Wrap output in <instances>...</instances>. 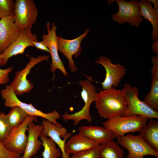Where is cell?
I'll return each mask as SVG.
<instances>
[{"instance_id":"1","label":"cell","mask_w":158,"mask_h":158,"mask_svg":"<svg viewBox=\"0 0 158 158\" xmlns=\"http://www.w3.org/2000/svg\"><path fill=\"white\" fill-rule=\"evenodd\" d=\"M95 102L100 116L107 119L122 116L127 106L126 97L122 90L114 87L97 93Z\"/></svg>"},{"instance_id":"2","label":"cell","mask_w":158,"mask_h":158,"mask_svg":"<svg viewBox=\"0 0 158 158\" xmlns=\"http://www.w3.org/2000/svg\"><path fill=\"white\" fill-rule=\"evenodd\" d=\"M2 98L4 100V105L7 107L12 108L15 106L19 107L24 110L28 115L41 117L52 123L61 127L63 126L57 122L61 116L57 111L47 113H44L36 109L31 104H27L20 100L15 93L10 85H6L1 91Z\"/></svg>"},{"instance_id":"3","label":"cell","mask_w":158,"mask_h":158,"mask_svg":"<svg viewBox=\"0 0 158 158\" xmlns=\"http://www.w3.org/2000/svg\"><path fill=\"white\" fill-rule=\"evenodd\" d=\"M127 100V106L123 116H139L148 119L158 118V112L147 105L139 98V90L136 86L126 83L121 90Z\"/></svg>"},{"instance_id":"4","label":"cell","mask_w":158,"mask_h":158,"mask_svg":"<svg viewBox=\"0 0 158 158\" xmlns=\"http://www.w3.org/2000/svg\"><path fill=\"white\" fill-rule=\"evenodd\" d=\"M148 118L141 116H118L109 119L104 122L103 127L112 131L116 138L129 133L139 132L146 125Z\"/></svg>"},{"instance_id":"5","label":"cell","mask_w":158,"mask_h":158,"mask_svg":"<svg viewBox=\"0 0 158 158\" xmlns=\"http://www.w3.org/2000/svg\"><path fill=\"white\" fill-rule=\"evenodd\" d=\"M79 83L82 87L81 96L85 103L84 105L78 111L71 114L66 112L61 115L63 120H73L75 126L83 120H85L89 123L92 121L90 109L92 103L95 102L97 93L95 87L89 80H81Z\"/></svg>"},{"instance_id":"6","label":"cell","mask_w":158,"mask_h":158,"mask_svg":"<svg viewBox=\"0 0 158 158\" xmlns=\"http://www.w3.org/2000/svg\"><path fill=\"white\" fill-rule=\"evenodd\" d=\"M118 5L119 10L111 15L112 19L119 24L128 23L130 25L138 27L143 20L141 15L139 1L132 0H114Z\"/></svg>"},{"instance_id":"7","label":"cell","mask_w":158,"mask_h":158,"mask_svg":"<svg viewBox=\"0 0 158 158\" xmlns=\"http://www.w3.org/2000/svg\"><path fill=\"white\" fill-rule=\"evenodd\" d=\"M116 138L117 142L128 150L127 158H144L148 155L158 157V152L147 144L140 134L128 133Z\"/></svg>"},{"instance_id":"8","label":"cell","mask_w":158,"mask_h":158,"mask_svg":"<svg viewBox=\"0 0 158 158\" xmlns=\"http://www.w3.org/2000/svg\"><path fill=\"white\" fill-rule=\"evenodd\" d=\"M31 121L38 122L37 117L28 115L20 125L11 130L7 137L2 142L6 148L20 155L24 153L28 140L26 132L28 125Z\"/></svg>"},{"instance_id":"9","label":"cell","mask_w":158,"mask_h":158,"mask_svg":"<svg viewBox=\"0 0 158 158\" xmlns=\"http://www.w3.org/2000/svg\"><path fill=\"white\" fill-rule=\"evenodd\" d=\"M38 15L36 5L33 0H16L14 11L15 22L21 30L31 29Z\"/></svg>"},{"instance_id":"10","label":"cell","mask_w":158,"mask_h":158,"mask_svg":"<svg viewBox=\"0 0 158 158\" xmlns=\"http://www.w3.org/2000/svg\"><path fill=\"white\" fill-rule=\"evenodd\" d=\"M49 58L48 55H41L37 57H31L29 62L25 67L17 71L13 81L10 85L17 95L29 92L33 88V84L27 78L31 69L40 62L47 61Z\"/></svg>"},{"instance_id":"11","label":"cell","mask_w":158,"mask_h":158,"mask_svg":"<svg viewBox=\"0 0 158 158\" xmlns=\"http://www.w3.org/2000/svg\"><path fill=\"white\" fill-rule=\"evenodd\" d=\"M95 61L102 65L106 71L105 78L101 83L103 89L106 90L113 87H118L126 73L127 69L125 66L119 63L114 64L110 59L103 56H100Z\"/></svg>"},{"instance_id":"12","label":"cell","mask_w":158,"mask_h":158,"mask_svg":"<svg viewBox=\"0 0 158 158\" xmlns=\"http://www.w3.org/2000/svg\"><path fill=\"white\" fill-rule=\"evenodd\" d=\"M47 33L42 35V40L41 41L49 49L52 59L50 71L54 73L57 69L61 71L63 74L67 76L68 73L65 66L59 56L57 36L56 35L57 27L55 24L53 22L50 28V23L49 22L47 23Z\"/></svg>"},{"instance_id":"13","label":"cell","mask_w":158,"mask_h":158,"mask_svg":"<svg viewBox=\"0 0 158 158\" xmlns=\"http://www.w3.org/2000/svg\"><path fill=\"white\" fill-rule=\"evenodd\" d=\"M37 36L31 29L21 30L19 34L13 43L1 54L4 65H6L9 59L13 56L23 54L28 47H35L33 42L37 41Z\"/></svg>"},{"instance_id":"14","label":"cell","mask_w":158,"mask_h":158,"mask_svg":"<svg viewBox=\"0 0 158 158\" xmlns=\"http://www.w3.org/2000/svg\"><path fill=\"white\" fill-rule=\"evenodd\" d=\"M90 31V30L88 28H86L83 34L72 40L66 39L61 36H57L58 51L61 52L67 59L69 67L71 72H74L77 70L73 59V56L77 58L81 53V43Z\"/></svg>"},{"instance_id":"15","label":"cell","mask_w":158,"mask_h":158,"mask_svg":"<svg viewBox=\"0 0 158 158\" xmlns=\"http://www.w3.org/2000/svg\"><path fill=\"white\" fill-rule=\"evenodd\" d=\"M43 129L41 134L51 138L60 148L62 158H70L65 150L66 141L73 132L68 133L67 129L63 126L60 127L45 119L42 121Z\"/></svg>"},{"instance_id":"16","label":"cell","mask_w":158,"mask_h":158,"mask_svg":"<svg viewBox=\"0 0 158 158\" xmlns=\"http://www.w3.org/2000/svg\"><path fill=\"white\" fill-rule=\"evenodd\" d=\"M20 30L15 22L14 16L0 19V54L4 52L16 40Z\"/></svg>"},{"instance_id":"17","label":"cell","mask_w":158,"mask_h":158,"mask_svg":"<svg viewBox=\"0 0 158 158\" xmlns=\"http://www.w3.org/2000/svg\"><path fill=\"white\" fill-rule=\"evenodd\" d=\"M43 129L42 125H35L33 121L29 123L27 129V144L22 158H30L40 150L42 145V142L38 138Z\"/></svg>"},{"instance_id":"18","label":"cell","mask_w":158,"mask_h":158,"mask_svg":"<svg viewBox=\"0 0 158 158\" xmlns=\"http://www.w3.org/2000/svg\"><path fill=\"white\" fill-rule=\"evenodd\" d=\"M78 132L100 144L112 140L116 138L112 131L101 126L82 125L79 127Z\"/></svg>"},{"instance_id":"19","label":"cell","mask_w":158,"mask_h":158,"mask_svg":"<svg viewBox=\"0 0 158 158\" xmlns=\"http://www.w3.org/2000/svg\"><path fill=\"white\" fill-rule=\"evenodd\" d=\"M151 61L152 65L151 69V89L143 102L151 108L158 112V55L152 57Z\"/></svg>"},{"instance_id":"20","label":"cell","mask_w":158,"mask_h":158,"mask_svg":"<svg viewBox=\"0 0 158 158\" xmlns=\"http://www.w3.org/2000/svg\"><path fill=\"white\" fill-rule=\"evenodd\" d=\"M100 144L79 133L70 138L66 142L65 150L69 155L97 147Z\"/></svg>"},{"instance_id":"21","label":"cell","mask_w":158,"mask_h":158,"mask_svg":"<svg viewBox=\"0 0 158 158\" xmlns=\"http://www.w3.org/2000/svg\"><path fill=\"white\" fill-rule=\"evenodd\" d=\"M139 2L142 16L152 25V39L154 41H158V8H154L149 0H140Z\"/></svg>"},{"instance_id":"22","label":"cell","mask_w":158,"mask_h":158,"mask_svg":"<svg viewBox=\"0 0 158 158\" xmlns=\"http://www.w3.org/2000/svg\"><path fill=\"white\" fill-rule=\"evenodd\" d=\"M139 132L145 141L158 152V121L150 119L148 124L143 126Z\"/></svg>"},{"instance_id":"23","label":"cell","mask_w":158,"mask_h":158,"mask_svg":"<svg viewBox=\"0 0 158 158\" xmlns=\"http://www.w3.org/2000/svg\"><path fill=\"white\" fill-rule=\"evenodd\" d=\"M124 152L113 140L100 145L99 158H124Z\"/></svg>"},{"instance_id":"24","label":"cell","mask_w":158,"mask_h":158,"mask_svg":"<svg viewBox=\"0 0 158 158\" xmlns=\"http://www.w3.org/2000/svg\"><path fill=\"white\" fill-rule=\"evenodd\" d=\"M23 109L18 106L11 108L9 112L4 115V119L11 129L20 125L28 116Z\"/></svg>"},{"instance_id":"25","label":"cell","mask_w":158,"mask_h":158,"mask_svg":"<svg viewBox=\"0 0 158 158\" xmlns=\"http://www.w3.org/2000/svg\"><path fill=\"white\" fill-rule=\"evenodd\" d=\"M39 138L42 142L44 150L42 153L43 158H58L61 155L56 144L50 138L40 134Z\"/></svg>"},{"instance_id":"26","label":"cell","mask_w":158,"mask_h":158,"mask_svg":"<svg viewBox=\"0 0 158 158\" xmlns=\"http://www.w3.org/2000/svg\"><path fill=\"white\" fill-rule=\"evenodd\" d=\"M15 4L13 0H0V19L14 16Z\"/></svg>"},{"instance_id":"27","label":"cell","mask_w":158,"mask_h":158,"mask_svg":"<svg viewBox=\"0 0 158 158\" xmlns=\"http://www.w3.org/2000/svg\"><path fill=\"white\" fill-rule=\"evenodd\" d=\"M99 145L72 154L70 158H99Z\"/></svg>"},{"instance_id":"28","label":"cell","mask_w":158,"mask_h":158,"mask_svg":"<svg viewBox=\"0 0 158 158\" xmlns=\"http://www.w3.org/2000/svg\"><path fill=\"white\" fill-rule=\"evenodd\" d=\"M5 114L0 112V141L2 142L9 134L11 129L4 119Z\"/></svg>"},{"instance_id":"29","label":"cell","mask_w":158,"mask_h":158,"mask_svg":"<svg viewBox=\"0 0 158 158\" xmlns=\"http://www.w3.org/2000/svg\"><path fill=\"white\" fill-rule=\"evenodd\" d=\"M20 156V154L9 151L0 141V158H17Z\"/></svg>"},{"instance_id":"30","label":"cell","mask_w":158,"mask_h":158,"mask_svg":"<svg viewBox=\"0 0 158 158\" xmlns=\"http://www.w3.org/2000/svg\"><path fill=\"white\" fill-rule=\"evenodd\" d=\"M13 70L12 66L4 69L0 68V85L6 84L9 82V74Z\"/></svg>"},{"instance_id":"31","label":"cell","mask_w":158,"mask_h":158,"mask_svg":"<svg viewBox=\"0 0 158 158\" xmlns=\"http://www.w3.org/2000/svg\"><path fill=\"white\" fill-rule=\"evenodd\" d=\"M33 43L35 47L37 49L45 51L50 53V51L49 49L41 42H33Z\"/></svg>"},{"instance_id":"32","label":"cell","mask_w":158,"mask_h":158,"mask_svg":"<svg viewBox=\"0 0 158 158\" xmlns=\"http://www.w3.org/2000/svg\"><path fill=\"white\" fill-rule=\"evenodd\" d=\"M152 48L156 55H158V41H154L152 44Z\"/></svg>"},{"instance_id":"33","label":"cell","mask_w":158,"mask_h":158,"mask_svg":"<svg viewBox=\"0 0 158 158\" xmlns=\"http://www.w3.org/2000/svg\"><path fill=\"white\" fill-rule=\"evenodd\" d=\"M152 4L154 6V8H158V0H149Z\"/></svg>"},{"instance_id":"34","label":"cell","mask_w":158,"mask_h":158,"mask_svg":"<svg viewBox=\"0 0 158 158\" xmlns=\"http://www.w3.org/2000/svg\"><path fill=\"white\" fill-rule=\"evenodd\" d=\"M0 66H4L3 61L2 58L1 54H0Z\"/></svg>"},{"instance_id":"35","label":"cell","mask_w":158,"mask_h":158,"mask_svg":"<svg viewBox=\"0 0 158 158\" xmlns=\"http://www.w3.org/2000/svg\"><path fill=\"white\" fill-rule=\"evenodd\" d=\"M17 158H22V157H21L20 156L18 157Z\"/></svg>"},{"instance_id":"36","label":"cell","mask_w":158,"mask_h":158,"mask_svg":"<svg viewBox=\"0 0 158 158\" xmlns=\"http://www.w3.org/2000/svg\"><path fill=\"white\" fill-rule=\"evenodd\" d=\"M33 158H39V157H34Z\"/></svg>"}]
</instances>
